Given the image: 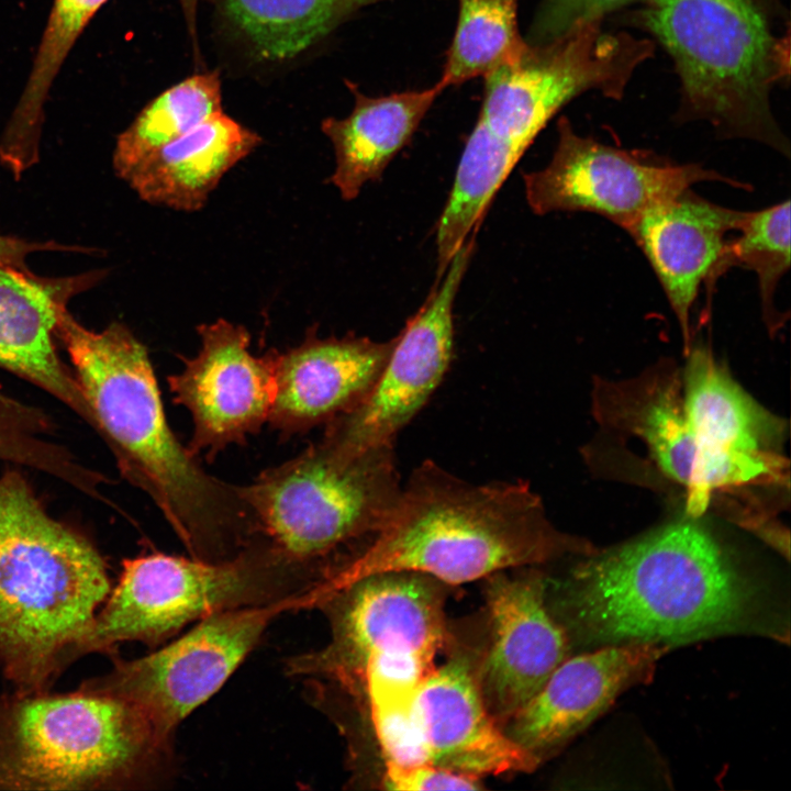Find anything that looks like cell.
<instances>
[{
  "instance_id": "ac0fdd59",
  "label": "cell",
  "mask_w": 791,
  "mask_h": 791,
  "mask_svg": "<svg viewBox=\"0 0 791 791\" xmlns=\"http://www.w3.org/2000/svg\"><path fill=\"white\" fill-rule=\"evenodd\" d=\"M398 336L386 342L354 334L321 338L317 327H310L301 344L276 352L270 426L289 437L355 408L376 382Z\"/></svg>"
},
{
  "instance_id": "44dd1931",
  "label": "cell",
  "mask_w": 791,
  "mask_h": 791,
  "mask_svg": "<svg viewBox=\"0 0 791 791\" xmlns=\"http://www.w3.org/2000/svg\"><path fill=\"white\" fill-rule=\"evenodd\" d=\"M744 211L714 204L687 189L638 220L630 233L647 257L673 310L686 344L690 310L700 285L715 282V270Z\"/></svg>"
},
{
  "instance_id": "ba28073f",
  "label": "cell",
  "mask_w": 791,
  "mask_h": 791,
  "mask_svg": "<svg viewBox=\"0 0 791 791\" xmlns=\"http://www.w3.org/2000/svg\"><path fill=\"white\" fill-rule=\"evenodd\" d=\"M393 445L344 455L321 441L243 486L259 535L289 556L327 566L372 537L401 492Z\"/></svg>"
},
{
  "instance_id": "f546056e",
  "label": "cell",
  "mask_w": 791,
  "mask_h": 791,
  "mask_svg": "<svg viewBox=\"0 0 791 791\" xmlns=\"http://www.w3.org/2000/svg\"><path fill=\"white\" fill-rule=\"evenodd\" d=\"M735 236L728 238L715 270L717 278L733 266L757 275L764 319L775 331L783 322L775 305V292L790 268V201L743 212Z\"/></svg>"
},
{
  "instance_id": "5bb4252c",
  "label": "cell",
  "mask_w": 791,
  "mask_h": 791,
  "mask_svg": "<svg viewBox=\"0 0 791 791\" xmlns=\"http://www.w3.org/2000/svg\"><path fill=\"white\" fill-rule=\"evenodd\" d=\"M200 349L183 358L167 378L172 400L191 415L188 449L210 460L233 444H244L268 422L275 396L276 350L256 357L248 331L224 319L197 327Z\"/></svg>"
},
{
  "instance_id": "4316f807",
  "label": "cell",
  "mask_w": 791,
  "mask_h": 791,
  "mask_svg": "<svg viewBox=\"0 0 791 791\" xmlns=\"http://www.w3.org/2000/svg\"><path fill=\"white\" fill-rule=\"evenodd\" d=\"M220 112L221 81L216 71L191 76L167 89L119 135L113 153L116 175L125 180L158 148Z\"/></svg>"
},
{
  "instance_id": "8992f818",
  "label": "cell",
  "mask_w": 791,
  "mask_h": 791,
  "mask_svg": "<svg viewBox=\"0 0 791 791\" xmlns=\"http://www.w3.org/2000/svg\"><path fill=\"white\" fill-rule=\"evenodd\" d=\"M174 739L135 704L77 689L0 695V790L152 789Z\"/></svg>"
},
{
  "instance_id": "52a82bcc",
  "label": "cell",
  "mask_w": 791,
  "mask_h": 791,
  "mask_svg": "<svg viewBox=\"0 0 791 791\" xmlns=\"http://www.w3.org/2000/svg\"><path fill=\"white\" fill-rule=\"evenodd\" d=\"M325 566L296 559L259 536L222 561L155 553L123 561L120 579L80 637L75 660L119 645L156 647L183 626L227 610L312 591Z\"/></svg>"
},
{
  "instance_id": "30bf717a",
  "label": "cell",
  "mask_w": 791,
  "mask_h": 791,
  "mask_svg": "<svg viewBox=\"0 0 791 791\" xmlns=\"http://www.w3.org/2000/svg\"><path fill=\"white\" fill-rule=\"evenodd\" d=\"M655 53L654 41L602 21L579 25L544 43H528L484 78L481 120L499 136L526 148L572 98L598 90L623 98L635 69Z\"/></svg>"
},
{
  "instance_id": "e0dca14e",
  "label": "cell",
  "mask_w": 791,
  "mask_h": 791,
  "mask_svg": "<svg viewBox=\"0 0 791 791\" xmlns=\"http://www.w3.org/2000/svg\"><path fill=\"white\" fill-rule=\"evenodd\" d=\"M447 660L420 682L415 708L427 761L477 777L538 768L493 720L478 667L482 650L453 645Z\"/></svg>"
},
{
  "instance_id": "5b68a950",
  "label": "cell",
  "mask_w": 791,
  "mask_h": 791,
  "mask_svg": "<svg viewBox=\"0 0 791 791\" xmlns=\"http://www.w3.org/2000/svg\"><path fill=\"white\" fill-rule=\"evenodd\" d=\"M655 38L680 79L678 123L703 120L723 138L789 156L770 93L790 77V21L780 0H644L620 16Z\"/></svg>"
},
{
  "instance_id": "cb8c5ba5",
  "label": "cell",
  "mask_w": 791,
  "mask_h": 791,
  "mask_svg": "<svg viewBox=\"0 0 791 791\" xmlns=\"http://www.w3.org/2000/svg\"><path fill=\"white\" fill-rule=\"evenodd\" d=\"M108 0H54L24 89L0 138V161L18 179L38 160L49 90L78 37Z\"/></svg>"
},
{
  "instance_id": "9a60e30c",
  "label": "cell",
  "mask_w": 791,
  "mask_h": 791,
  "mask_svg": "<svg viewBox=\"0 0 791 791\" xmlns=\"http://www.w3.org/2000/svg\"><path fill=\"white\" fill-rule=\"evenodd\" d=\"M484 578L489 640L478 667L480 691L503 725L570 656L571 639L546 602L548 579L535 566Z\"/></svg>"
},
{
  "instance_id": "1f68e13d",
  "label": "cell",
  "mask_w": 791,
  "mask_h": 791,
  "mask_svg": "<svg viewBox=\"0 0 791 791\" xmlns=\"http://www.w3.org/2000/svg\"><path fill=\"white\" fill-rule=\"evenodd\" d=\"M644 0H543L531 27L528 43H544L572 29L602 21L606 14Z\"/></svg>"
},
{
  "instance_id": "836d02e7",
  "label": "cell",
  "mask_w": 791,
  "mask_h": 791,
  "mask_svg": "<svg viewBox=\"0 0 791 791\" xmlns=\"http://www.w3.org/2000/svg\"><path fill=\"white\" fill-rule=\"evenodd\" d=\"M43 250L94 252L96 248L65 246L55 242H30L14 236L0 235V265L11 264L25 266V258L31 253Z\"/></svg>"
},
{
  "instance_id": "6da1fadb",
  "label": "cell",
  "mask_w": 791,
  "mask_h": 791,
  "mask_svg": "<svg viewBox=\"0 0 791 791\" xmlns=\"http://www.w3.org/2000/svg\"><path fill=\"white\" fill-rule=\"evenodd\" d=\"M56 336L122 476L151 497L190 557L222 561L247 547L258 530L243 486L207 472L177 438L146 347L122 323L93 332L68 310Z\"/></svg>"
},
{
  "instance_id": "603a6c76",
  "label": "cell",
  "mask_w": 791,
  "mask_h": 791,
  "mask_svg": "<svg viewBox=\"0 0 791 791\" xmlns=\"http://www.w3.org/2000/svg\"><path fill=\"white\" fill-rule=\"evenodd\" d=\"M346 83L355 97L353 111L344 119H325L322 131L335 154L331 181L349 201L367 182L380 178L445 88L437 81L424 90L368 97L353 82Z\"/></svg>"
},
{
  "instance_id": "2e32d148",
  "label": "cell",
  "mask_w": 791,
  "mask_h": 791,
  "mask_svg": "<svg viewBox=\"0 0 791 791\" xmlns=\"http://www.w3.org/2000/svg\"><path fill=\"white\" fill-rule=\"evenodd\" d=\"M670 648L625 643L569 656L502 729L539 767L605 713L623 692L648 683Z\"/></svg>"
},
{
  "instance_id": "277c9868",
  "label": "cell",
  "mask_w": 791,
  "mask_h": 791,
  "mask_svg": "<svg viewBox=\"0 0 791 791\" xmlns=\"http://www.w3.org/2000/svg\"><path fill=\"white\" fill-rule=\"evenodd\" d=\"M83 536L51 517L16 471L0 476V670L16 692H46L111 591Z\"/></svg>"
},
{
  "instance_id": "7402d4cb",
  "label": "cell",
  "mask_w": 791,
  "mask_h": 791,
  "mask_svg": "<svg viewBox=\"0 0 791 791\" xmlns=\"http://www.w3.org/2000/svg\"><path fill=\"white\" fill-rule=\"evenodd\" d=\"M260 143L257 133L220 112L158 148L125 181L148 203L198 211L222 177Z\"/></svg>"
},
{
  "instance_id": "83f0119b",
  "label": "cell",
  "mask_w": 791,
  "mask_h": 791,
  "mask_svg": "<svg viewBox=\"0 0 791 791\" xmlns=\"http://www.w3.org/2000/svg\"><path fill=\"white\" fill-rule=\"evenodd\" d=\"M519 0H458V19L438 82L447 87L484 77L526 45L517 25Z\"/></svg>"
},
{
  "instance_id": "4fadbf2b",
  "label": "cell",
  "mask_w": 791,
  "mask_h": 791,
  "mask_svg": "<svg viewBox=\"0 0 791 791\" xmlns=\"http://www.w3.org/2000/svg\"><path fill=\"white\" fill-rule=\"evenodd\" d=\"M475 248V233L455 253L421 309L408 320L376 382L328 424L321 442L345 455L393 445L442 382L454 350V303Z\"/></svg>"
},
{
  "instance_id": "4dcf8cb0",
  "label": "cell",
  "mask_w": 791,
  "mask_h": 791,
  "mask_svg": "<svg viewBox=\"0 0 791 791\" xmlns=\"http://www.w3.org/2000/svg\"><path fill=\"white\" fill-rule=\"evenodd\" d=\"M421 681L368 673L345 692L368 711L385 761L428 762L415 708Z\"/></svg>"
},
{
  "instance_id": "7a4b0ae2",
  "label": "cell",
  "mask_w": 791,
  "mask_h": 791,
  "mask_svg": "<svg viewBox=\"0 0 791 791\" xmlns=\"http://www.w3.org/2000/svg\"><path fill=\"white\" fill-rule=\"evenodd\" d=\"M592 556L555 586L547 583V606L569 637L671 647L736 631L750 611L751 589L694 523Z\"/></svg>"
},
{
  "instance_id": "f1b7e54d",
  "label": "cell",
  "mask_w": 791,
  "mask_h": 791,
  "mask_svg": "<svg viewBox=\"0 0 791 791\" xmlns=\"http://www.w3.org/2000/svg\"><path fill=\"white\" fill-rule=\"evenodd\" d=\"M640 404L633 430L647 444L659 468L687 487L689 511L701 513L710 500L711 489L704 457L689 428L678 388L649 386Z\"/></svg>"
},
{
  "instance_id": "d6986e66",
  "label": "cell",
  "mask_w": 791,
  "mask_h": 791,
  "mask_svg": "<svg viewBox=\"0 0 791 791\" xmlns=\"http://www.w3.org/2000/svg\"><path fill=\"white\" fill-rule=\"evenodd\" d=\"M103 276L94 270L48 278L26 266L0 265V366L64 402L100 437L98 419L76 376L59 359L54 339L70 299Z\"/></svg>"
},
{
  "instance_id": "9c48e42d",
  "label": "cell",
  "mask_w": 791,
  "mask_h": 791,
  "mask_svg": "<svg viewBox=\"0 0 791 791\" xmlns=\"http://www.w3.org/2000/svg\"><path fill=\"white\" fill-rule=\"evenodd\" d=\"M448 584L417 571H387L353 581L315 605L331 640L287 659L291 677L341 689L370 670L424 678L452 640L444 605Z\"/></svg>"
},
{
  "instance_id": "8fae6325",
  "label": "cell",
  "mask_w": 791,
  "mask_h": 791,
  "mask_svg": "<svg viewBox=\"0 0 791 791\" xmlns=\"http://www.w3.org/2000/svg\"><path fill=\"white\" fill-rule=\"evenodd\" d=\"M314 593L212 614L146 656L113 657L110 670L86 679L78 689L135 704L163 735L174 739L182 720L224 684L268 625L285 612L314 606Z\"/></svg>"
},
{
  "instance_id": "ffe728a7",
  "label": "cell",
  "mask_w": 791,
  "mask_h": 791,
  "mask_svg": "<svg viewBox=\"0 0 791 791\" xmlns=\"http://www.w3.org/2000/svg\"><path fill=\"white\" fill-rule=\"evenodd\" d=\"M683 410L703 454L711 490L770 471L775 423L714 360L695 348L684 374Z\"/></svg>"
},
{
  "instance_id": "484cf974",
  "label": "cell",
  "mask_w": 791,
  "mask_h": 791,
  "mask_svg": "<svg viewBox=\"0 0 791 791\" xmlns=\"http://www.w3.org/2000/svg\"><path fill=\"white\" fill-rule=\"evenodd\" d=\"M385 0H222L225 13L267 59L292 58L357 10Z\"/></svg>"
},
{
  "instance_id": "d6a6232c",
  "label": "cell",
  "mask_w": 791,
  "mask_h": 791,
  "mask_svg": "<svg viewBox=\"0 0 791 791\" xmlns=\"http://www.w3.org/2000/svg\"><path fill=\"white\" fill-rule=\"evenodd\" d=\"M385 789L397 791L481 790V778L454 771L431 762L399 765L385 761L381 778Z\"/></svg>"
},
{
  "instance_id": "d4e9b609",
  "label": "cell",
  "mask_w": 791,
  "mask_h": 791,
  "mask_svg": "<svg viewBox=\"0 0 791 791\" xmlns=\"http://www.w3.org/2000/svg\"><path fill=\"white\" fill-rule=\"evenodd\" d=\"M526 149L499 136L478 119L464 147L436 227L437 280L479 226L493 196Z\"/></svg>"
},
{
  "instance_id": "7c38bea8",
  "label": "cell",
  "mask_w": 791,
  "mask_h": 791,
  "mask_svg": "<svg viewBox=\"0 0 791 791\" xmlns=\"http://www.w3.org/2000/svg\"><path fill=\"white\" fill-rule=\"evenodd\" d=\"M558 143L550 163L524 174L532 211L600 214L631 233L642 215L701 181L742 187L697 164L678 165L651 153L626 151L578 135L567 118L557 124Z\"/></svg>"
},
{
  "instance_id": "e575fe53",
  "label": "cell",
  "mask_w": 791,
  "mask_h": 791,
  "mask_svg": "<svg viewBox=\"0 0 791 791\" xmlns=\"http://www.w3.org/2000/svg\"><path fill=\"white\" fill-rule=\"evenodd\" d=\"M191 34H196V16L201 0H179Z\"/></svg>"
},
{
  "instance_id": "3957f363",
  "label": "cell",
  "mask_w": 791,
  "mask_h": 791,
  "mask_svg": "<svg viewBox=\"0 0 791 791\" xmlns=\"http://www.w3.org/2000/svg\"><path fill=\"white\" fill-rule=\"evenodd\" d=\"M594 553L553 527L527 483L475 484L425 460L385 525L367 545L335 561L324 582L330 593L370 575L405 570L450 586Z\"/></svg>"
}]
</instances>
